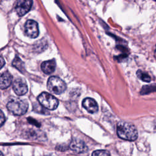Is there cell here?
I'll return each instance as SVG.
<instances>
[{
    "instance_id": "obj_1",
    "label": "cell",
    "mask_w": 156,
    "mask_h": 156,
    "mask_svg": "<svg viewBox=\"0 0 156 156\" xmlns=\"http://www.w3.org/2000/svg\"><path fill=\"white\" fill-rule=\"evenodd\" d=\"M116 131L118 136L123 140L135 141L138 137V132L135 126L130 122L120 121L118 123Z\"/></svg>"
},
{
    "instance_id": "obj_2",
    "label": "cell",
    "mask_w": 156,
    "mask_h": 156,
    "mask_svg": "<svg viewBox=\"0 0 156 156\" xmlns=\"http://www.w3.org/2000/svg\"><path fill=\"white\" fill-rule=\"evenodd\" d=\"M7 108L12 114L20 116L24 115L27 112L28 109V103L25 99L14 98L8 102Z\"/></svg>"
},
{
    "instance_id": "obj_3",
    "label": "cell",
    "mask_w": 156,
    "mask_h": 156,
    "mask_svg": "<svg viewBox=\"0 0 156 156\" xmlns=\"http://www.w3.org/2000/svg\"><path fill=\"white\" fill-rule=\"evenodd\" d=\"M47 88L50 92L60 94L65 91L66 85L65 82L58 77L51 76L48 80Z\"/></svg>"
},
{
    "instance_id": "obj_4",
    "label": "cell",
    "mask_w": 156,
    "mask_h": 156,
    "mask_svg": "<svg viewBox=\"0 0 156 156\" xmlns=\"http://www.w3.org/2000/svg\"><path fill=\"white\" fill-rule=\"evenodd\" d=\"M37 100L44 108L53 110L57 108L58 105V101L52 94L46 93H41L37 98Z\"/></svg>"
},
{
    "instance_id": "obj_5",
    "label": "cell",
    "mask_w": 156,
    "mask_h": 156,
    "mask_svg": "<svg viewBox=\"0 0 156 156\" xmlns=\"http://www.w3.org/2000/svg\"><path fill=\"white\" fill-rule=\"evenodd\" d=\"M24 32L26 35L30 38L37 37L39 33L37 23L32 20H27L24 25Z\"/></svg>"
},
{
    "instance_id": "obj_6",
    "label": "cell",
    "mask_w": 156,
    "mask_h": 156,
    "mask_svg": "<svg viewBox=\"0 0 156 156\" xmlns=\"http://www.w3.org/2000/svg\"><path fill=\"white\" fill-rule=\"evenodd\" d=\"M32 5V0H17L15 11L19 16H23L30 10Z\"/></svg>"
},
{
    "instance_id": "obj_7",
    "label": "cell",
    "mask_w": 156,
    "mask_h": 156,
    "mask_svg": "<svg viewBox=\"0 0 156 156\" xmlns=\"http://www.w3.org/2000/svg\"><path fill=\"white\" fill-rule=\"evenodd\" d=\"M12 88L15 93L19 96L25 94L28 90L27 83L25 80L22 78L16 79L13 83Z\"/></svg>"
},
{
    "instance_id": "obj_8",
    "label": "cell",
    "mask_w": 156,
    "mask_h": 156,
    "mask_svg": "<svg viewBox=\"0 0 156 156\" xmlns=\"http://www.w3.org/2000/svg\"><path fill=\"white\" fill-rule=\"evenodd\" d=\"M69 147L77 154L86 152L88 150L85 143L80 139H73L69 144Z\"/></svg>"
},
{
    "instance_id": "obj_9",
    "label": "cell",
    "mask_w": 156,
    "mask_h": 156,
    "mask_svg": "<svg viewBox=\"0 0 156 156\" xmlns=\"http://www.w3.org/2000/svg\"><path fill=\"white\" fill-rule=\"evenodd\" d=\"M83 107L91 113H94L98 112V105L96 101L92 98H87L82 101Z\"/></svg>"
},
{
    "instance_id": "obj_10",
    "label": "cell",
    "mask_w": 156,
    "mask_h": 156,
    "mask_svg": "<svg viewBox=\"0 0 156 156\" xmlns=\"http://www.w3.org/2000/svg\"><path fill=\"white\" fill-rule=\"evenodd\" d=\"M12 76L9 71H4L1 75L0 87L2 90L9 87L12 82Z\"/></svg>"
},
{
    "instance_id": "obj_11",
    "label": "cell",
    "mask_w": 156,
    "mask_h": 156,
    "mask_svg": "<svg viewBox=\"0 0 156 156\" xmlns=\"http://www.w3.org/2000/svg\"><path fill=\"white\" fill-rule=\"evenodd\" d=\"M55 66L56 64L54 59L44 61L41 65V68L42 71L46 74L52 73L55 71Z\"/></svg>"
},
{
    "instance_id": "obj_12",
    "label": "cell",
    "mask_w": 156,
    "mask_h": 156,
    "mask_svg": "<svg viewBox=\"0 0 156 156\" xmlns=\"http://www.w3.org/2000/svg\"><path fill=\"white\" fill-rule=\"evenodd\" d=\"M12 65L18 69L20 71L24 73V66L23 61L18 57H16L12 62Z\"/></svg>"
},
{
    "instance_id": "obj_13",
    "label": "cell",
    "mask_w": 156,
    "mask_h": 156,
    "mask_svg": "<svg viewBox=\"0 0 156 156\" xmlns=\"http://www.w3.org/2000/svg\"><path fill=\"white\" fill-rule=\"evenodd\" d=\"M156 91V85H149L143 86L141 90V94H146L150 93L151 92Z\"/></svg>"
},
{
    "instance_id": "obj_14",
    "label": "cell",
    "mask_w": 156,
    "mask_h": 156,
    "mask_svg": "<svg viewBox=\"0 0 156 156\" xmlns=\"http://www.w3.org/2000/svg\"><path fill=\"white\" fill-rule=\"evenodd\" d=\"M136 76L137 77L141 79V80L146 82H149L151 81V77L149 76V75L143 71H142L141 70H138L136 72Z\"/></svg>"
},
{
    "instance_id": "obj_15",
    "label": "cell",
    "mask_w": 156,
    "mask_h": 156,
    "mask_svg": "<svg viewBox=\"0 0 156 156\" xmlns=\"http://www.w3.org/2000/svg\"><path fill=\"white\" fill-rule=\"evenodd\" d=\"M33 107H34L33 108L34 110L36 111L38 113H44V114H48V113H46V112H47V110H46V108H44L41 104L33 105Z\"/></svg>"
},
{
    "instance_id": "obj_16",
    "label": "cell",
    "mask_w": 156,
    "mask_h": 156,
    "mask_svg": "<svg viewBox=\"0 0 156 156\" xmlns=\"http://www.w3.org/2000/svg\"><path fill=\"white\" fill-rule=\"evenodd\" d=\"M110 153L108 151L105 150H98L95 151L92 153V155H109Z\"/></svg>"
},
{
    "instance_id": "obj_17",
    "label": "cell",
    "mask_w": 156,
    "mask_h": 156,
    "mask_svg": "<svg viewBox=\"0 0 156 156\" xmlns=\"http://www.w3.org/2000/svg\"><path fill=\"white\" fill-rule=\"evenodd\" d=\"M5 122V116L2 112V111H1V126H2Z\"/></svg>"
},
{
    "instance_id": "obj_18",
    "label": "cell",
    "mask_w": 156,
    "mask_h": 156,
    "mask_svg": "<svg viewBox=\"0 0 156 156\" xmlns=\"http://www.w3.org/2000/svg\"><path fill=\"white\" fill-rule=\"evenodd\" d=\"M4 63H5V62L4 61L3 58L1 57V68H2V66H3V65H4Z\"/></svg>"
},
{
    "instance_id": "obj_19",
    "label": "cell",
    "mask_w": 156,
    "mask_h": 156,
    "mask_svg": "<svg viewBox=\"0 0 156 156\" xmlns=\"http://www.w3.org/2000/svg\"><path fill=\"white\" fill-rule=\"evenodd\" d=\"M155 129L156 130V122H155Z\"/></svg>"
},
{
    "instance_id": "obj_20",
    "label": "cell",
    "mask_w": 156,
    "mask_h": 156,
    "mask_svg": "<svg viewBox=\"0 0 156 156\" xmlns=\"http://www.w3.org/2000/svg\"><path fill=\"white\" fill-rule=\"evenodd\" d=\"M154 1H156V0H154Z\"/></svg>"
}]
</instances>
